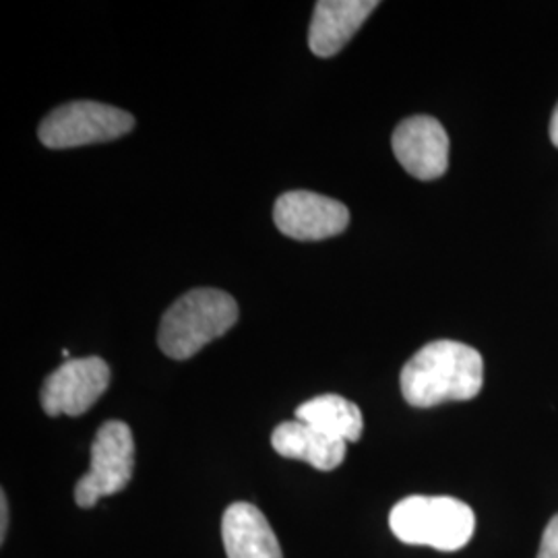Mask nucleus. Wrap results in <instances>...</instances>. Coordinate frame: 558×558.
<instances>
[{
    "label": "nucleus",
    "mask_w": 558,
    "mask_h": 558,
    "mask_svg": "<svg viewBox=\"0 0 558 558\" xmlns=\"http://www.w3.org/2000/svg\"><path fill=\"white\" fill-rule=\"evenodd\" d=\"M401 396L414 408L445 401L474 399L484 383V360L478 350L439 339L426 343L401 371Z\"/></svg>",
    "instance_id": "1"
},
{
    "label": "nucleus",
    "mask_w": 558,
    "mask_h": 558,
    "mask_svg": "<svg viewBox=\"0 0 558 558\" xmlns=\"http://www.w3.org/2000/svg\"><path fill=\"white\" fill-rule=\"evenodd\" d=\"M239 320V304L214 288H197L177 300L163 315L158 343L166 356L193 359Z\"/></svg>",
    "instance_id": "2"
},
{
    "label": "nucleus",
    "mask_w": 558,
    "mask_h": 558,
    "mask_svg": "<svg viewBox=\"0 0 558 558\" xmlns=\"http://www.w3.org/2000/svg\"><path fill=\"white\" fill-rule=\"evenodd\" d=\"M389 527L403 544L456 553L474 536L476 515L463 500L416 495L391 509Z\"/></svg>",
    "instance_id": "3"
},
{
    "label": "nucleus",
    "mask_w": 558,
    "mask_h": 558,
    "mask_svg": "<svg viewBox=\"0 0 558 558\" xmlns=\"http://www.w3.org/2000/svg\"><path fill=\"white\" fill-rule=\"evenodd\" d=\"M135 126V119L100 101H71L41 120L38 137L50 149L83 147L119 140Z\"/></svg>",
    "instance_id": "4"
},
{
    "label": "nucleus",
    "mask_w": 558,
    "mask_h": 558,
    "mask_svg": "<svg viewBox=\"0 0 558 558\" xmlns=\"http://www.w3.org/2000/svg\"><path fill=\"white\" fill-rule=\"evenodd\" d=\"M135 470V440L131 428L110 420L101 426L92 445L89 472L75 486V500L83 509L126 488Z\"/></svg>",
    "instance_id": "5"
},
{
    "label": "nucleus",
    "mask_w": 558,
    "mask_h": 558,
    "mask_svg": "<svg viewBox=\"0 0 558 558\" xmlns=\"http://www.w3.org/2000/svg\"><path fill=\"white\" fill-rule=\"evenodd\" d=\"M110 385V368L98 356L66 360L41 387L40 401L48 416L85 414Z\"/></svg>",
    "instance_id": "6"
},
{
    "label": "nucleus",
    "mask_w": 558,
    "mask_h": 558,
    "mask_svg": "<svg viewBox=\"0 0 558 558\" xmlns=\"http://www.w3.org/2000/svg\"><path fill=\"white\" fill-rule=\"evenodd\" d=\"M279 232L294 240H325L341 234L350 223L343 203L311 191H290L274 207Z\"/></svg>",
    "instance_id": "7"
},
{
    "label": "nucleus",
    "mask_w": 558,
    "mask_h": 558,
    "mask_svg": "<svg viewBox=\"0 0 558 558\" xmlns=\"http://www.w3.org/2000/svg\"><path fill=\"white\" fill-rule=\"evenodd\" d=\"M393 154L403 170L418 180L440 179L449 166V137L439 120L412 117L393 133Z\"/></svg>",
    "instance_id": "8"
},
{
    "label": "nucleus",
    "mask_w": 558,
    "mask_h": 558,
    "mask_svg": "<svg viewBox=\"0 0 558 558\" xmlns=\"http://www.w3.org/2000/svg\"><path fill=\"white\" fill-rule=\"evenodd\" d=\"M377 7V0H319L308 29L313 54L320 59L338 54Z\"/></svg>",
    "instance_id": "9"
},
{
    "label": "nucleus",
    "mask_w": 558,
    "mask_h": 558,
    "mask_svg": "<svg viewBox=\"0 0 558 558\" xmlns=\"http://www.w3.org/2000/svg\"><path fill=\"white\" fill-rule=\"evenodd\" d=\"M228 558H283L267 518L251 502H234L221 519Z\"/></svg>",
    "instance_id": "10"
},
{
    "label": "nucleus",
    "mask_w": 558,
    "mask_h": 558,
    "mask_svg": "<svg viewBox=\"0 0 558 558\" xmlns=\"http://www.w3.org/2000/svg\"><path fill=\"white\" fill-rule=\"evenodd\" d=\"M345 445L348 442L331 439L300 420L281 422L271 435V447L281 458L306 461L320 472H331L343 463Z\"/></svg>",
    "instance_id": "11"
},
{
    "label": "nucleus",
    "mask_w": 558,
    "mask_h": 558,
    "mask_svg": "<svg viewBox=\"0 0 558 558\" xmlns=\"http://www.w3.org/2000/svg\"><path fill=\"white\" fill-rule=\"evenodd\" d=\"M296 420L311 424L331 439L343 442H356L364 430L359 405L333 393L304 401L296 410Z\"/></svg>",
    "instance_id": "12"
},
{
    "label": "nucleus",
    "mask_w": 558,
    "mask_h": 558,
    "mask_svg": "<svg viewBox=\"0 0 558 558\" xmlns=\"http://www.w3.org/2000/svg\"><path fill=\"white\" fill-rule=\"evenodd\" d=\"M538 558H558V515L548 521L542 534Z\"/></svg>",
    "instance_id": "13"
},
{
    "label": "nucleus",
    "mask_w": 558,
    "mask_h": 558,
    "mask_svg": "<svg viewBox=\"0 0 558 558\" xmlns=\"http://www.w3.org/2000/svg\"><path fill=\"white\" fill-rule=\"evenodd\" d=\"M7 530H9V502H7V495H0V542L7 538Z\"/></svg>",
    "instance_id": "14"
},
{
    "label": "nucleus",
    "mask_w": 558,
    "mask_h": 558,
    "mask_svg": "<svg viewBox=\"0 0 558 558\" xmlns=\"http://www.w3.org/2000/svg\"><path fill=\"white\" fill-rule=\"evenodd\" d=\"M550 141L558 149V104L555 112H553V120H550Z\"/></svg>",
    "instance_id": "15"
}]
</instances>
